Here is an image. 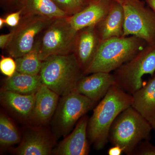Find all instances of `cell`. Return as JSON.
I'll return each mask as SVG.
<instances>
[{"mask_svg": "<svg viewBox=\"0 0 155 155\" xmlns=\"http://www.w3.org/2000/svg\"><path fill=\"white\" fill-rule=\"evenodd\" d=\"M132 95L115 85L100 101L88 119L87 137L95 149H103L109 140L111 126L122 111L130 107Z\"/></svg>", "mask_w": 155, "mask_h": 155, "instance_id": "6da1fadb", "label": "cell"}, {"mask_svg": "<svg viewBox=\"0 0 155 155\" xmlns=\"http://www.w3.org/2000/svg\"><path fill=\"white\" fill-rule=\"evenodd\" d=\"M147 45L134 36L113 38L101 41L94 58L84 73H111L130 61Z\"/></svg>", "mask_w": 155, "mask_h": 155, "instance_id": "7a4b0ae2", "label": "cell"}, {"mask_svg": "<svg viewBox=\"0 0 155 155\" xmlns=\"http://www.w3.org/2000/svg\"><path fill=\"white\" fill-rule=\"evenodd\" d=\"M39 75L43 84L61 97L76 90L84 75L72 53L47 58L42 61Z\"/></svg>", "mask_w": 155, "mask_h": 155, "instance_id": "3957f363", "label": "cell"}, {"mask_svg": "<svg viewBox=\"0 0 155 155\" xmlns=\"http://www.w3.org/2000/svg\"><path fill=\"white\" fill-rule=\"evenodd\" d=\"M153 128L150 123L131 106L122 111L112 125L109 140L119 145L127 155H132L142 141L150 140Z\"/></svg>", "mask_w": 155, "mask_h": 155, "instance_id": "277c9868", "label": "cell"}, {"mask_svg": "<svg viewBox=\"0 0 155 155\" xmlns=\"http://www.w3.org/2000/svg\"><path fill=\"white\" fill-rule=\"evenodd\" d=\"M155 73V44L147 45L130 61L114 71L115 85L131 95L143 86L142 78Z\"/></svg>", "mask_w": 155, "mask_h": 155, "instance_id": "5b68a950", "label": "cell"}, {"mask_svg": "<svg viewBox=\"0 0 155 155\" xmlns=\"http://www.w3.org/2000/svg\"><path fill=\"white\" fill-rule=\"evenodd\" d=\"M67 17L55 19L39 35L35 43L41 61L52 56L72 53L77 31Z\"/></svg>", "mask_w": 155, "mask_h": 155, "instance_id": "8992f818", "label": "cell"}, {"mask_svg": "<svg viewBox=\"0 0 155 155\" xmlns=\"http://www.w3.org/2000/svg\"><path fill=\"white\" fill-rule=\"evenodd\" d=\"M123 6L125 14L123 36H134L147 44H155V14L140 0H130Z\"/></svg>", "mask_w": 155, "mask_h": 155, "instance_id": "52a82bcc", "label": "cell"}, {"mask_svg": "<svg viewBox=\"0 0 155 155\" xmlns=\"http://www.w3.org/2000/svg\"><path fill=\"white\" fill-rule=\"evenodd\" d=\"M95 104L91 100L76 90L62 96L54 119L57 133L64 136L69 134L74 125L94 107Z\"/></svg>", "mask_w": 155, "mask_h": 155, "instance_id": "ba28073f", "label": "cell"}, {"mask_svg": "<svg viewBox=\"0 0 155 155\" xmlns=\"http://www.w3.org/2000/svg\"><path fill=\"white\" fill-rule=\"evenodd\" d=\"M54 20L39 16L22 17L19 25L12 29L13 38L6 49L9 55L16 59L30 51L39 35Z\"/></svg>", "mask_w": 155, "mask_h": 155, "instance_id": "9c48e42d", "label": "cell"}, {"mask_svg": "<svg viewBox=\"0 0 155 155\" xmlns=\"http://www.w3.org/2000/svg\"><path fill=\"white\" fill-rule=\"evenodd\" d=\"M101 41L95 26L77 31L72 54L84 73L92 62Z\"/></svg>", "mask_w": 155, "mask_h": 155, "instance_id": "30bf717a", "label": "cell"}, {"mask_svg": "<svg viewBox=\"0 0 155 155\" xmlns=\"http://www.w3.org/2000/svg\"><path fill=\"white\" fill-rule=\"evenodd\" d=\"M88 119L84 115L77 122L75 128L58 146L53 150L54 155H87L89 153L87 137Z\"/></svg>", "mask_w": 155, "mask_h": 155, "instance_id": "8fae6325", "label": "cell"}, {"mask_svg": "<svg viewBox=\"0 0 155 155\" xmlns=\"http://www.w3.org/2000/svg\"><path fill=\"white\" fill-rule=\"evenodd\" d=\"M114 85L113 74L94 72L84 75L78 83L76 91L96 103L103 98Z\"/></svg>", "mask_w": 155, "mask_h": 155, "instance_id": "7c38bea8", "label": "cell"}, {"mask_svg": "<svg viewBox=\"0 0 155 155\" xmlns=\"http://www.w3.org/2000/svg\"><path fill=\"white\" fill-rule=\"evenodd\" d=\"M112 0H89L82 10L67 19L76 31L82 28L95 26L107 14Z\"/></svg>", "mask_w": 155, "mask_h": 155, "instance_id": "4fadbf2b", "label": "cell"}, {"mask_svg": "<svg viewBox=\"0 0 155 155\" xmlns=\"http://www.w3.org/2000/svg\"><path fill=\"white\" fill-rule=\"evenodd\" d=\"M52 140L41 129H33L26 132L15 149L19 155H48L52 153Z\"/></svg>", "mask_w": 155, "mask_h": 155, "instance_id": "5bb4252c", "label": "cell"}, {"mask_svg": "<svg viewBox=\"0 0 155 155\" xmlns=\"http://www.w3.org/2000/svg\"><path fill=\"white\" fill-rule=\"evenodd\" d=\"M124 20L123 6L112 1L107 14L95 26L101 41L123 36Z\"/></svg>", "mask_w": 155, "mask_h": 155, "instance_id": "9a60e30c", "label": "cell"}, {"mask_svg": "<svg viewBox=\"0 0 155 155\" xmlns=\"http://www.w3.org/2000/svg\"><path fill=\"white\" fill-rule=\"evenodd\" d=\"M132 96L131 107L155 130V74Z\"/></svg>", "mask_w": 155, "mask_h": 155, "instance_id": "2e32d148", "label": "cell"}, {"mask_svg": "<svg viewBox=\"0 0 155 155\" xmlns=\"http://www.w3.org/2000/svg\"><path fill=\"white\" fill-rule=\"evenodd\" d=\"M60 96L42 84L35 93V104L30 120L45 124L51 119L58 107Z\"/></svg>", "mask_w": 155, "mask_h": 155, "instance_id": "e0dca14e", "label": "cell"}, {"mask_svg": "<svg viewBox=\"0 0 155 155\" xmlns=\"http://www.w3.org/2000/svg\"><path fill=\"white\" fill-rule=\"evenodd\" d=\"M1 104L19 118L30 119L35 104V94H22L1 89Z\"/></svg>", "mask_w": 155, "mask_h": 155, "instance_id": "ac0fdd59", "label": "cell"}, {"mask_svg": "<svg viewBox=\"0 0 155 155\" xmlns=\"http://www.w3.org/2000/svg\"><path fill=\"white\" fill-rule=\"evenodd\" d=\"M19 9L22 17L39 16L56 19L69 17L52 0H22Z\"/></svg>", "mask_w": 155, "mask_h": 155, "instance_id": "d6986e66", "label": "cell"}, {"mask_svg": "<svg viewBox=\"0 0 155 155\" xmlns=\"http://www.w3.org/2000/svg\"><path fill=\"white\" fill-rule=\"evenodd\" d=\"M43 84L39 75H32L17 72L3 81L2 89L22 94H35Z\"/></svg>", "mask_w": 155, "mask_h": 155, "instance_id": "ffe728a7", "label": "cell"}, {"mask_svg": "<svg viewBox=\"0 0 155 155\" xmlns=\"http://www.w3.org/2000/svg\"><path fill=\"white\" fill-rule=\"evenodd\" d=\"M15 60L17 72L32 75L39 74L43 61L40 59L36 43L30 51Z\"/></svg>", "mask_w": 155, "mask_h": 155, "instance_id": "44dd1931", "label": "cell"}, {"mask_svg": "<svg viewBox=\"0 0 155 155\" xmlns=\"http://www.w3.org/2000/svg\"><path fill=\"white\" fill-rule=\"evenodd\" d=\"M21 136L14 123L8 116L0 115V144L3 148L20 143Z\"/></svg>", "mask_w": 155, "mask_h": 155, "instance_id": "7402d4cb", "label": "cell"}, {"mask_svg": "<svg viewBox=\"0 0 155 155\" xmlns=\"http://www.w3.org/2000/svg\"><path fill=\"white\" fill-rule=\"evenodd\" d=\"M62 11L69 16H72L85 8L89 0H52Z\"/></svg>", "mask_w": 155, "mask_h": 155, "instance_id": "603a6c76", "label": "cell"}, {"mask_svg": "<svg viewBox=\"0 0 155 155\" xmlns=\"http://www.w3.org/2000/svg\"><path fill=\"white\" fill-rule=\"evenodd\" d=\"M14 59L11 56L1 55L0 71L7 78L12 77L17 72V64Z\"/></svg>", "mask_w": 155, "mask_h": 155, "instance_id": "cb8c5ba5", "label": "cell"}, {"mask_svg": "<svg viewBox=\"0 0 155 155\" xmlns=\"http://www.w3.org/2000/svg\"><path fill=\"white\" fill-rule=\"evenodd\" d=\"M132 155H155V146L149 140H143L137 146Z\"/></svg>", "mask_w": 155, "mask_h": 155, "instance_id": "d4e9b609", "label": "cell"}, {"mask_svg": "<svg viewBox=\"0 0 155 155\" xmlns=\"http://www.w3.org/2000/svg\"><path fill=\"white\" fill-rule=\"evenodd\" d=\"M6 25L12 28H15L19 25L22 18V11L20 9L18 11L10 12L5 17Z\"/></svg>", "mask_w": 155, "mask_h": 155, "instance_id": "484cf974", "label": "cell"}, {"mask_svg": "<svg viewBox=\"0 0 155 155\" xmlns=\"http://www.w3.org/2000/svg\"><path fill=\"white\" fill-rule=\"evenodd\" d=\"M22 0H0L1 8L10 12L18 11Z\"/></svg>", "mask_w": 155, "mask_h": 155, "instance_id": "4316f807", "label": "cell"}, {"mask_svg": "<svg viewBox=\"0 0 155 155\" xmlns=\"http://www.w3.org/2000/svg\"><path fill=\"white\" fill-rule=\"evenodd\" d=\"M13 36V31L10 33L0 35V48L2 49H6L12 40Z\"/></svg>", "mask_w": 155, "mask_h": 155, "instance_id": "83f0119b", "label": "cell"}, {"mask_svg": "<svg viewBox=\"0 0 155 155\" xmlns=\"http://www.w3.org/2000/svg\"><path fill=\"white\" fill-rule=\"evenodd\" d=\"M124 153V150L119 145H114L108 150L107 153L109 155H121Z\"/></svg>", "mask_w": 155, "mask_h": 155, "instance_id": "f1b7e54d", "label": "cell"}, {"mask_svg": "<svg viewBox=\"0 0 155 155\" xmlns=\"http://www.w3.org/2000/svg\"><path fill=\"white\" fill-rule=\"evenodd\" d=\"M149 7L155 14V0H145Z\"/></svg>", "mask_w": 155, "mask_h": 155, "instance_id": "f546056e", "label": "cell"}, {"mask_svg": "<svg viewBox=\"0 0 155 155\" xmlns=\"http://www.w3.org/2000/svg\"><path fill=\"white\" fill-rule=\"evenodd\" d=\"M5 25L6 24L5 17H1L0 18V29H2Z\"/></svg>", "mask_w": 155, "mask_h": 155, "instance_id": "4dcf8cb0", "label": "cell"}, {"mask_svg": "<svg viewBox=\"0 0 155 155\" xmlns=\"http://www.w3.org/2000/svg\"><path fill=\"white\" fill-rule=\"evenodd\" d=\"M112 1L119 3V4L122 5H123L124 3L127 2L128 1H130V0H112Z\"/></svg>", "mask_w": 155, "mask_h": 155, "instance_id": "1f68e13d", "label": "cell"}]
</instances>
